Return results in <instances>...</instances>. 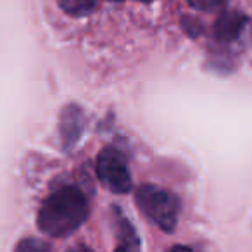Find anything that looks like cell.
<instances>
[{
  "label": "cell",
  "instance_id": "obj_5",
  "mask_svg": "<svg viewBox=\"0 0 252 252\" xmlns=\"http://www.w3.org/2000/svg\"><path fill=\"white\" fill-rule=\"evenodd\" d=\"M247 25V16L238 11H224L214 23V38L221 43H230L240 36Z\"/></svg>",
  "mask_w": 252,
  "mask_h": 252
},
{
  "label": "cell",
  "instance_id": "obj_11",
  "mask_svg": "<svg viewBox=\"0 0 252 252\" xmlns=\"http://www.w3.org/2000/svg\"><path fill=\"white\" fill-rule=\"evenodd\" d=\"M169 252H192V249L185 247V245H175Z\"/></svg>",
  "mask_w": 252,
  "mask_h": 252
},
{
  "label": "cell",
  "instance_id": "obj_6",
  "mask_svg": "<svg viewBox=\"0 0 252 252\" xmlns=\"http://www.w3.org/2000/svg\"><path fill=\"white\" fill-rule=\"evenodd\" d=\"M114 211H116V237H118V244H116L114 252H142L140 238H138L133 224L123 216L118 207Z\"/></svg>",
  "mask_w": 252,
  "mask_h": 252
},
{
  "label": "cell",
  "instance_id": "obj_3",
  "mask_svg": "<svg viewBox=\"0 0 252 252\" xmlns=\"http://www.w3.org/2000/svg\"><path fill=\"white\" fill-rule=\"evenodd\" d=\"M95 171L100 183L114 193H128L131 190V175L126 159L118 149L105 147L98 152Z\"/></svg>",
  "mask_w": 252,
  "mask_h": 252
},
{
  "label": "cell",
  "instance_id": "obj_8",
  "mask_svg": "<svg viewBox=\"0 0 252 252\" xmlns=\"http://www.w3.org/2000/svg\"><path fill=\"white\" fill-rule=\"evenodd\" d=\"M14 252H50L49 242L40 240L35 237L21 238V240L16 244Z\"/></svg>",
  "mask_w": 252,
  "mask_h": 252
},
{
  "label": "cell",
  "instance_id": "obj_4",
  "mask_svg": "<svg viewBox=\"0 0 252 252\" xmlns=\"http://www.w3.org/2000/svg\"><path fill=\"white\" fill-rule=\"evenodd\" d=\"M85 128V114L83 109L76 104H69L63 109L59 119L61 140L66 151H71L78 144Z\"/></svg>",
  "mask_w": 252,
  "mask_h": 252
},
{
  "label": "cell",
  "instance_id": "obj_9",
  "mask_svg": "<svg viewBox=\"0 0 252 252\" xmlns=\"http://www.w3.org/2000/svg\"><path fill=\"white\" fill-rule=\"evenodd\" d=\"M187 2L197 11H213L221 4H224V0H187Z\"/></svg>",
  "mask_w": 252,
  "mask_h": 252
},
{
  "label": "cell",
  "instance_id": "obj_1",
  "mask_svg": "<svg viewBox=\"0 0 252 252\" xmlns=\"http://www.w3.org/2000/svg\"><path fill=\"white\" fill-rule=\"evenodd\" d=\"M90 216V204L76 187H63L42 202L36 216L38 228L52 238H64L83 226Z\"/></svg>",
  "mask_w": 252,
  "mask_h": 252
},
{
  "label": "cell",
  "instance_id": "obj_13",
  "mask_svg": "<svg viewBox=\"0 0 252 252\" xmlns=\"http://www.w3.org/2000/svg\"><path fill=\"white\" fill-rule=\"evenodd\" d=\"M111 2H121V0H111Z\"/></svg>",
  "mask_w": 252,
  "mask_h": 252
},
{
  "label": "cell",
  "instance_id": "obj_12",
  "mask_svg": "<svg viewBox=\"0 0 252 252\" xmlns=\"http://www.w3.org/2000/svg\"><path fill=\"white\" fill-rule=\"evenodd\" d=\"M140 2H151V0H140Z\"/></svg>",
  "mask_w": 252,
  "mask_h": 252
},
{
  "label": "cell",
  "instance_id": "obj_7",
  "mask_svg": "<svg viewBox=\"0 0 252 252\" xmlns=\"http://www.w3.org/2000/svg\"><path fill=\"white\" fill-rule=\"evenodd\" d=\"M57 4L69 16H87L97 7V0H57Z\"/></svg>",
  "mask_w": 252,
  "mask_h": 252
},
{
  "label": "cell",
  "instance_id": "obj_10",
  "mask_svg": "<svg viewBox=\"0 0 252 252\" xmlns=\"http://www.w3.org/2000/svg\"><path fill=\"white\" fill-rule=\"evenodd\" d=\"M66 252H94L90 247H87V245L83 244H78V245H73L71 249H67Z\"/></svg>",
  "mask_w": 252,
  "mask_h": 252
},
{
  "label": "cell",
  "instance_id": "obj_2",
  "mask_svg": "<svg viewBox=\"0 0 252 252\" xmlns=\"http://www.w3.org/2000/svg\"><path fill=\"white\" fill-rule=\"evenodd\" d=\"M137 206L152 223H156L162 231L171 233L178 223L180 216V199L166 189L156 185H144L137 190Z\"/></svg>",
  "mask_w": 252,
  "mask_h": 252
}]
</instances>
